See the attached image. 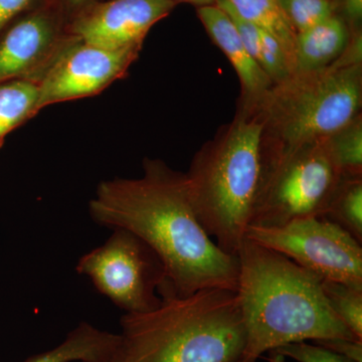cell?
Instances as JSON below:
<instances>
[{"mask_svg": "<svg viewBox=\"0 0 362 362\" xmlns=\"http://www.w3.org/2000/svg\"><path fill=\"white\" fill-rule=\"evenodd\" d=\"M89 213L97 225L129 230L158 255L165 269L161 299L209 288L237 290L238 256L209 237L192 206L187 175L165 162L146 158L141 177L102 181Z\"/></svg>", "mask_w": 362, "mask_h": 362, "instance_id": "obj_1", "label": "cell"}, {"mask_svg": "<svg viewBox=\"0 0 362 362\" xmlns=\"http://www.w3.org/2000/svg\"><path fill=\"white\" fill-rule=\"evenodd\" d=\"M120 334L81 322L54 349L35 354L23 362H87L96 361L118 349Z\"/></svg>", "mask_w": 362, "mask_h": 362, "instance_id": "obj_14", "label": "cell"}, {"mask_svg": "<svg viewBox=\"0 0 362 362\" xmlns=\"http://www.w3.org/2000/svg\"><path fill=\"white\" fill-rule=\"evenodd\" d=\"M270 352L297 362H351L321 345L306 341L288 343Z\"/></svg>", "mask_w": 362, "mask_h": 362, "instance_id": "obj_21", "label": "cell"}, {"mask_svg": "<svg viewBox=\"0 0 362 362\" xmlns=\"http://www.w3.org/2000/svg\"><path fill=\"white\" fill-rule=\"evenodd\" d=\"M247 239L280 252L322 281L362 289V247L325 218H300L278 226H250Z\"/></svg>", "mask_w": 362, "mask_h": 362, "instance_id": "obj_7", "label": "cell"}, {"mask_svg": "<svg viewBox=\"0 0 362 362\" xmlns=\"http://www.w3.org/2000/svg\"><path fill=\"white\" fill-rule=\"evenodd\" d=\"M176 6L173 0H94L69 18L68 32L104 49H141L150 28Z\"/></svg>", "mask_w": 362, "mask_h": 362, "instance_id": "obj_11", "label": "cell"}, {"mask_svg": "<svg viewBox=\"0 0 362 362\" xmlns=\"http://www.w3.org/2000/svg\"><path fill=\"white\" fill-rule=\"evenodd\" d=\"M58 0H45L0 33V83L23 78L40 82L75 37Z\"/></svg>", "mask_w": 362, "mask_h": 362, "instance_id": "obj_9", "label": "cell"}, {"mask_svg": "<svg viewBox=\"0 0 362 362\" xmlns=\"http://www.w3.org/2000/svg\"><path fill=\"white\" fill-rule=\"evenodd\" d=\"M331 159L342 175H362L361 114L325 138Z\"/></svg>", "mask_w": 362, "mask_h": 362, "instance_id": "obj_18", "label": "cell"}, {"mask_svg": "<svg viewBox=\"0 0 362 362\" xmlns=\"http://www.w3.org/2000/svg\"><path fill=\"white\" fill-rule=\"evenodd\" d=\"M197 16L211 40L232 64L242 86L240 106H254L273 86L270 78L247 51L233 21L214 4L197 7Z\"/></svg>", "mask_w": 362, "mask_h": 362, "instance_id": "obj_12", "label": "cell"}, {"mask_svg": "<svg viewBox=\"0 0 362 362\" xmlns=\"http://www.w3.org/2000/svg\"><path fill=\"white\" fill-rule=\"evenodd\" d=\"M337 14L342 18L350 30H361L362 0H334Z\"/></svg>", "mask_w": 362, "mask_h": 362, "instance_id": "obj_24", "label": "cell"}, {"mask_svg": "<svg viewBox=\"0 0 362 362\" xmlns=\"http://www.w3.org/2000/svg\"><path fill=\"white\" fill-rule=\"evenodd\" d=\"M58 1L65 8L66 13L69 14V18H70L74 13H77L80 9L84 8L85 6H87L94 0H58Z\"/></svg>", "mask_w": 362, "mask_h": 362, "instance_id": "obj_25", "label": "cell"}, {"mask_svg": "<svg viewBox=\"0 0 362 362\" xmlns=\"http://www.w3.org/2000/svg\"><path fill=\"white\" fill-rule=\"evenodd\" d=\"M87 362H127V361H126L125 356H124L122 349H121L120 343L118 349H116L114 351L107 354V356L101 357V358H98L96 361Z\"/></svg>", "mask_w": 362, "mask_h": 362, "instance_id": "obj_26", "label": "cell"}, {"mask_svg": "<svg viewBox=\"0 0 362 362\" xmlns=\"http://www.w3.org/2000/svg\"><path fill=\"white\" fill-rule=\"evenodd\" d=\"M237 256V293L246 329L238 362H256L288 343L359 340L331 309L322 280L311 272L247 238Z\"/></svg>", "mask_w": 362, "mask_h": 362, "instance_id": "obj_2", "label": "cell"}, {"mask_svg": "<svg viewBox=\"0 0 362 362\" xmlns=\"http://www.w3.org/2000/svg\"><path fill=\"white\" fill-rule=\"evenodd\" d=\"M120 326L127 362H238L246 344L237 290L226 288L164 298L153 310L124 314Z\"/></svg>", "mask_w": 362, "mask_h": 362, "instance_id": "obj_4", "label": "cell"}, {"mask_svg": "<svg viewBox=\"0 0 362 362\" xmlns=\"http://www.w3.org/2000/svg\"><path fill=\"white\" fill-rule=\"evenodd\" d=\"M40 111L39 83L23 78L0 83V147L9 133Z\"/></svg>", "mask_w": 362, "mask_h": 362, "instance_id": "obj_15", "label": "cell"}, {"mask_svg": "<svg viewBox=\"0 0 362 362\" xmlns=\"http://www.w3.org/2000/svg\"><path fill=\"white\" fill-rule=\"evenodd\" d=\"M351 362H362V341L354 339H323L313 341Z\"/></svg>", "mask_w": 362, "mask_h": 362, "instance_id": "obj_23", "label": "cell"}, {"mask_svg": "<svg viewBox=\"0 0 362 362\" xmlns=\"http://www.w3.org/2000/svg\"><path fill=\"white\" fill-rule=\"evenodd\" d=\"M245 20L270 33L280 42L291 65L294 61L296 32L285 18L277 0H226Z\"/></svg>", "mask_w": 362, "mask_h": 362, "instance_id": "obj_16", "label": "cell"}, {"mask_svg": "<svg viewBox=\"0 0 362 362\" xmlns=\"http://www.w3.org/2000/svg\"><path fill=\"white\" fill-rule=\"evenodd\" d=\"M269 356L267 362H285V357L280 356V354H274V352H269Z\"/></svg>", "mask_w": 362, "mask_h": 362, "instance_id": "obj_28", "label": "cell"}, {"mask_svg": "<svg viewBox=\"0 0 362 362\" xmlns=\"http://www.w3.org/2000/svg\"><path fill=\"white\" fill-rule=\"evenodd\" d=\"M361 103L362 35L356 33L333 65L291 74L249 109L261 118L266 141L280 160L341 129L361 115Z\"/></svg>", "mask_w": 362, "mask_h": 362, "instance_id": "obj_5", "label": "cell"}, {"mask_svg": "<svg viewBox=\"0 0 362 362\" xmlns=\"http://www.w3.org/2000/svg\"><path fill=\"white\" fill-rule=\"evenodd\" d=\"M140 51V47L104 49L75 37L40 80V110L99 94L124 78Z\"/></svg>", "mask_w": 362, "mask_h": 362, "instance_id": "obj_10", "label": "cell"}, {"mask_svg": "<svg viewBox=\"0 0 362 362\" xmlns=\"http://www.w3.org/2000/svg\"><path fill=\"white\" fill-rule=\"evenodd\" d=\"M326 300L338 318L362 340V289L342 283L322 281Z\"/></svg>", "mask_w": 362, "mask_h": 362, "instance_id": "obj_19", "label": "cell"}, {"mask_svg": "<svg viewBox=\"0 0 362 362\" xmlns=\"http://www.w3.org/2000/svg\"><path fill=\"white\" fill-rule=\"evenodd\" d=\"M278 6L296 33L337 14L334 0H277Z\"/></svg>", "mask_w": 362, "mask_h": 362, "instance_id": "obj_20", "label": "cell"}, {"mask_svg": "<svg viewBox=\"0 0 362 362\" xmlns=\"http://www.w3.org/2000/svg\"><path fill=\"white\" fill-rule=\"evenodd\" d=\"M45 0H0V33L23 13L39 6Z\"/></svg>", "mask_w": 362, "mask_h": 362, "instance_id": "obj_22", "label": "cell"}, {"mask_svg": "<svg viewBox=\"0 0 362 362\" xmlns=\"http://www.w3.org/2000/svg\"><path fill=\"white\" fill-rule=\"evenodd\" d=\"M278 162L261 118L244 107L194 156L185 173L192 206L223 252L237 256Z\"/></svg>", "mask_w": 362, "mask_h": 362, "instance_id": "obj_3", "label": "cell"}, {"mask_svg": "<svg viewBox=\"0 0 362 362\" xmlns=\"http://www.w3.org/2000/svg\"><path fill=\"white\" fill-rule=\"evenodd\" d=\"M351 35L349 26L337 14L297 33L293 73L322 70L333 65L346 51Z\"/></svg>", "mask_w": 362, "mask_h": 362, "instance_id": "obj_13", "label": "cell"}, {"mask_svg": "<svg viewBox=\"0 0 362 362\" xmlns=\"http://www.w3.org/2000/svg\"><path fill=\"white\" fill-rule=\"evenodd\" d=\"M76 271L125 313H143L160 305L165 269L158 255L138 235L113 228L101 246L83 255Z\"/></svg>", "mask_w": 362, "mask_h": 362, "instance_id": "obj_6", "label": "cell"}, {"mask_svg": "<svg viewBox=\"0 0 362 362\" xmlns=\"http://www.w3.org/2000/svg\"><path fill=\"white\" fill-rule=\"evenodd\" d=\"M341 177L325 138L283 156L251 226H278L300 218H323Z\"/></svg>", "mask_w": 362, "mask_h": 362, "instance_id": "obj_8", "label": "cell"}, {"mask_svg": "<svg viewBox=\"0 0 362 362\" xmlns=\"http://www.w3.org/2000/svg\"><path fill=\"white\" fill-rule=\"evenodd\" d=\"M173 1L176 2V4H180V2H187V4H194V6H197V7H202L214 6V4H216L218 0H173Z\"/></svg>", "mask_w": 362, "mask_h": 362, "instance_id": "obj_27", "label": "cell"}, {"mask_svg": "<svg viewBox=\"0 0 362 362\" xmlns=\"http://www.w3.org/2000/svg\"><path fill=\"white\" fill-rule=\"evenodd\" d=\"M323 218L362 243V175H342Z\"/></svg>", "mask_w": 362, "mask_h": 362, "instance_id": "obj_17", "label": "cell"}]
</instances>
